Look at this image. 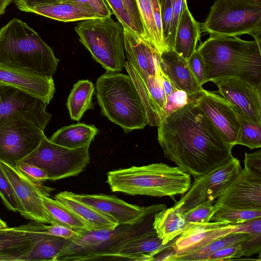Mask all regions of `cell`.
I'll list each match as a JSON object with an SVG mask.
<instances>
[{
  "instance_id": "cell-1",
  "label": "cell",
  "mask_w": 261,
  "mask_h": 261,
  "mask_svg": "<svg viewBox=\"0 0 261 261\" xmlns=\"http://www.w3.org/2000/svg\"><path fill=\"white\" fill-rule=\"evenodd\" d=\"M158 140L164 156L194 178L227 162L233 146L227 143L194 100L159 123Z\"/></svg>"
},
{
  "instance_id": "cell-2",
  "label": "cell",
  "mask_w": 261,
  "mask_h": 261,
  "mask_svg": "<svg viewBox=\"0 0 261 261\" xmlns=\"http://www.w3.org/2000/svg\"><path fill=\"white\" fill-rule=\"evenodd\" d=\"M197 50L205 63L206 82L236 77L261 89L260 45L256 41L210 36Z\"/></svg>"
},
{
  "instance_id": "cell-3",
  "label": "cell",
  "mask_w": 261,
  "mask_h": 261,
  "mask_svg": "<svg viewBox=\"0 0 261 261\" xmlns=\"http://www.w3.org/2000/svg\"><path fill=\"white\" fill-rule=\"evenodd\" d=\"M107 182L114 192L173 197L188 191L191 178L178 167L160 163L110 171L107 173Z\"/></svg>"
},
{
  "instance_id": "cell-4",
  "label": "cell",
  "mask_w": 261,
  "mask_h": 261,
  "mask_svg": "<svg viewBox=\"0 0 261 261\" xmlns=\"http://www.w3.org/2000/svg\"><path fill=\"white\" fill-rule=\"evenodd\" d=\"M60 60L26 23L14 18L0 30V63L44 76L55 73Z\"/></svg>"
},
{
  "instance_id": "cell-5",
  "label": "cell",
  "mask_w": 261,
  "mask_h": 261,
  "mask_svg": "<svg viewBox=\"0 0 261 261\" xmlns=\"http://www.w3.org/2000/svg\"><path fill=\"white\" fill-rule=\"evenodd\" d=\"M101 114L125 133L148 124L146 111L129 75L107 71L95 84Z\"/></svg>"
},
{
  "instance_id": "cell-6",
  "label": "cell",
  "mask_w": 261,
  "mask_h": 261,
  "mask_svg": "<svg viewBox=\"0 0 261 261\" xmlns=\"http://www.w3.org/2000/svg\"><path fill=\"white\" fill-rule=\"evenodd\" d=\"M153 216L134 225L78 232L79 236L71 240L56 261L111 260L127 242L153 228Z\"/></svg>"
},
{
  "instance_id": "cell-7",
  "label": "cell",
  "mask_w": 261,
  "mask_h": 261,
  "mask_svg": "<svg viewBox=\"0 0 261 261\" xmlns=\"http://www.w3.org/2000/svg\"><path fill=\"white\" fill-rule=\"evenodd\" d=\"M74 30L92 57L106 71L119 72L124 67L123 27L111 16L81 20Z\"/></svg>"
},
{
  "instance_id": "cell-8",
  "label": "cell",
  "mask_w": 261,
  "mask_h": 261,
  "mask_svg": "<svg viewBox=\"0 0 261 261\" xmlns=\"http://www.w3.org/2000/svg\"><path fill=\"white\" fill-rule=\"evenodd\" d=\"M203 31L214 36L249 34L261 43V0H216Z\"/></svg>"
},
{
  "instance_id": "cell-9",
  "label": "cell",
  "mask_w": 261,
  "mask_h": 261,
  "mask_svg": "<svg viewBox=\"0 0 261 261\" xmlns=\"http://www.w3.org/2000/svg\"><path fill=\"white\" fill-rule=\"evenodd\" d=\"M89 148H68L51 142L45 135L37 148L22 161L42 169L48 180L56 181L84 171L90 162Z\"/></svg>"
},
{
  "instance_id": "cell-10",
  "label": "cell",
  "mask_w": 261,
  "mask_h": 261,
  "mask_svg": "<svg viewBox=\"0 0 261 261\" xmlns=\"http://www.w3.org/2000/svg\"><path fill=\"white\" fill-rule=\"evenodd\" d=\"M44 130L31 121L17 116L0 120V161L16 167L39 145Z\"/></svg>"
},
{
  "instance_id": "cell-11",
  "label": "cell",
  "mask_w": 261,
  "mask_h": 261,
  "mask_svg": "<svg viewBox=\"0 0 261 261\" xmlns=\"http://www.w3.org/2000/svg\"><path fill=\"white\" fill-rule=\"evenodd\" d=\"M241 169L240 161L232 156L222 165L194 178L190 189L173 206L185 213L205 201H215Z\"/></svg>"
},
{
  "instance_id": "cell-12",
  "label": "cell",
  "mask_w": 261,
  "mask_h": 261,
  "mask_svg": "<svg viewBox=\"0 0 261 261\" xmlns=\"http://www.w3.org/2000/svg\"><path fill=\"white\" fill-rule=\"evenodd\" d=\"M43 100L16 88L0 84V120L17 116L44 130L51 118Z\"/></svg>"
},
{
  "instance_id": "cell-13",
  "label": "cell",
  "mask_w": 261,
  "mask_h": 261,
  "mask_svg": "<svg viewBox=\"0 0 261 261\" xmlns=\"http://www.w3.org/2000/svg\"><path fill=\"white\" fill-rule=\"evenodd\" d=\"M68 192L74 199L110 215L118 221L119 225L136 224L167 208L164 203L140 206L128 203L113 195Z\"/></svg>"
},
{
  "instance_id": "cell-14",
  "label": "cell",
  "mask_w": 261,
  "mask_h": 261,
  "mask_svg": "<svg viewBox=\"0 0 261 261\" xmlns=\"http://www.w3.org/2000/svg\"><path fill=\"white\" fill-rule=\"evenodd\" d=\"M218 92L245 119L261 125V89L236 77L213 80Z\"/></svg>"
},
{
  "instance_id": "cell-15",
  "label": "cell",
  "mask_w": 261,
  "mask_h": 261,
  "mask_svg": "<svg viewBox=\"0 0 261 261\" xmlns=\"http://www.w3.org/2000/svg\"><path fill=\"white\" fill-rule=\"evenodd\" d=\"M191 99L197 103L224 140L233 146L236 145L240 122L233 107L221 95L204 89Z\"/></svg>"
},
{
  "instance_id": "cell-16",
  "label": "cell",
  "mask_w": 261,
  "mask_h": 261,
  "mask_svg": "<svg viewBox=\"0 0 261 261\" xmlns=\"http://www.w3.org/2000/svg\"><path fill=\"white\" fill-rule=\"evenodd\" d=\"M1 164L22 206L23 217L33 221L50 224L41 197L43 193L48 194V191L42 188L40 183L28 177L16 167L2 161Z\"/></svg>"
},
{
  "instance_id": "cell-17",
  "label": "cell",
  "mask_w": 261,
  "mask_h": 261,
  "mask_svg": "<svg viewBox=\"0 0 261 261\" xmlns=\"http://www.w3.org/2000/svg\"><path fill=\"white\" fill-rule=\"evenodd\" d=\"M46 225L33 221L0 228V261H24L36 242L47 234Z\"/></svg>"
},
{
  "instance_id": "cell-18",
  "label": "cell",
  "mask_w": 261,
  "mask_h": 261,
  "mask_svg": "<svg viewBox=\"0 0 261 261\" xmlns=\"http://www.w3.org/2000/svg\"><path fill=\"white\" fill-rule=\"evenodd\" d=\"M217 199L213 213L220 206L261 209V176L242 168Z\"/></svg>"
},
{
  "instance_id": "cell-19",
  "label": "cell",
  "mask_w": 261,
  "mask_h": 261,
  "mask_svg": "<svg viewBox=\"0 0 261 261\" xmlns=\"http://www.w3.org/2000/svg\"><path fill=\"white\" fill-rule=\"evenodd\" d=\"M243 223L232 224L225 222H187L184 231L171 242L174 255L186 253L210 242L233 232H244Z\"/></svg>"
},
{
  "instance_id": "cell-20",
  "label": "cell",
  "mask_w": 261,
  "mask_h": 261,
  "mask_svg": "<svg viewBox=\"0 0 261 261\" xmlns=\"http://www.w3.org/2000/svg\"><path fill=\"white\" fill-rule=\"evenodd\" d=\"M0 84L21 90L43 100L47 105L55 92L53 76L41 75L2 63Z\"/></svg>"
},
{
  "instance_id": "cell-21",
  "label": "cell",
  "mask_w": 261,
  "mask_h": 261,
  "mask_svg": "<svg viewBox=\"0 0 261 261\" xmlns=\"http://www.w3.org/2000/svg\"><path fill=\"white\" fill-rule=\"evenodd\" d=\"M124 51L128 62L141 79L156 76L161 73L160 54L139 35L123 27Z\"/></svg>"
},
{
  "instance_id": "cell-22",
  "label": "cell",
  "mask_w": 261,
  "mask_h": 261,
  "mask_svg": "<svg viewBox=\"0 0 261 261\" xmlns=\"http://www.w3.org/2000/svg\"><path fill=\"white\" fill-rule=\"evenodd\" d=\"M160 69L177 89L185 92L191 99L203 88L192 73L187 60L173 49L160 54Z\"/></svg>"
},
{
  "instance_id": "cell-23",
  "label": "cell",
  "mask_w": 261,
  "mask_h": 261,
  "mask_svg": "<svg viewBox=\"0 0 261 261\" xmlns=\"http://www.w3.org/2000/svg\"><path fill=\"white\" fill-rule=\"evenodd\" d=\"M55 199L84 221L90 230L115 228L119 225L118 221L110 215L74 199L69 195L68 191L57 194Z\"/></svg>"
},
{
  "instance_id": "cell-24",
  "label": "cell",
  "mask_w": 261,
  "mask_h": 261,
  "mask_svg": "<svg viewBox=\"0 0 261 261\" xmlns=\"http://www.w3.org/2000/svg\"><path fill=\"white\" fill-rule=\"evenodd\" d=\"M54 20L70 22L99 17L90 8L67 0L34 6L27 11Z\"/></svg>"
},
{
  "instance_id": "cell-25",
  "label": "cell",
  "mask_w": 261,
  "mask_h": 261,
  "mask_svg": "<svg viewBox=\"0 0 261 261\" xmlns=\"http://www.w3.org/2000/svg\"><path fill=\"white\" fill-rule=\"evenodd\" d=\"M200 34V24L194 19L187 4L176 28L173 49L187 60L196 50Z\"/></svg>"
},
{
  "instance_id": "cell-26",
  "label": "cell",
  "mask_w": 261,
  "mask_h": 261,
  "mask_svg": "<svg viewBox=\"0 0 261 261\" xmlns=\"http://www.w3.org/2000/svg\"><path fill=\"white\" fill-rule=\"evenodd\" d=\"M187 223L184 213L172 206L156 213L152 225L163 244L166 245L184 231Z\"/></svg>"
},
{
  "instance_id": "cell-27",
  "label": "cell",
  "mask_w": 261,
  "mask_h": 261,
  "mask_svg": "<svg viewBox=\"0 0 261 261\" xmlns=\"http://www.w3.org/2000/svg\"><path fill=\"white\" fill-rule=\"evenodd\" d=\"M98 132V129L94 125L77 123L59 128L49 140L68 148H76L90 146Z\"/></svg>"
},
{
  "instance_id": "cell-28",
  "label": "cell",
  "mask_w": 261,
  "mask_h": 261,
  "mask_svg": "<svg viewBox=\"0 0 261 261\" xmlns=\"http://www.w3.org/2000/svg\"><path fill=\"white\" fill-rule=\"evenodd\" d=\"M94 90L93 84L88 80H80L74 85L66 102L72 120L79 121L86 111L94 109L92 97Z\"/></svg>"
},
{
  "instance_id": "cell-29",
  "label": "cell",
  "mask_w": 261,
  "mask_h": 261,
  "mask_svg": "<svg viewBox=\"0 0 261 261\" xmlns=\"http://www.w3.org/2000/svg\"><path fill=\"white\" fill-rule=\"evenodd\" d=\"M41 197L50 224L62 225L77 232L90 230L84 221L60 201L45 193L42 194Z\"/></svg>"
},
{
  "instance_id": "cell-30",
  "label": "cell",
  "mask_w": 261,
  "mask_h": 261,
  "mask_svg": "<svg viewBox=\"0 0 261 261\" xmlns=\"http://www.w3.org/2000/svg\"><path fill=\"white\" fill-rule=\"evenodd\" d=\"M250 234L233 232L217 239L191 252L173 256L170 261L205 260L210 255L228 246L242 242Z\"/></svg>"
},
{
  "instance_id": "cell-31",
  "label": "cell",
  "mask_w": 261,
  "mask_h": 261,
  "mask_svg": "<svg viewBox=\"0 0 261 261\" xmlns=\"http://www.w3.org/2000/svg\"><path fill=\"white\" fill-rule=\"evenodd\" d=\"M145 35V42L160 54L169 49L160 35L154 18L151 0H136Z\"/></svg>"
},
{
  "instance_id": "cell-32",
  "label": "cell",
  "mask_w": 261,
  "mask_h": 261,
  "mask_svg": "<svg viewBox=\"0 0 261 261\" xmlns=\"http://www.w3.org/2000/svg\"><path fill=\"white\" fill-rule=\"evenodd\" d=\"M71 242L70 239L47 234L35 243L24 261H56L59 254Z\"/></svg>"
},
{
  "instance_id": "cell-33",
  "label": "cell",
  "mask_w": 261,
  "mask_h": 261,
  "mask_svg": "<svg viewBox=\"0 0 261 261\" xmlns=\"http://www.w3.org/2000/svg\"><path fill=\"white\" fill-rule=\"evenodd\" d=\"M124 67L131 77L142 105L146 111L148 124L151 126H158L160 118L155 105L141 78L129 62L126 61Z\"/></svg>"
},
{
  "instance_id": "cell-34",
  "label": "cell",
  "mask_w": 261,
  "mask_h": 261,
  "mask_svg": "<svg viewBox=\"0 0 261 261\" xmlns=\"http://www.w3.org/2000/svg\"><path fill=\"white\" fill-rule=\"evenodd\" d=\"M261 218V209H242L220 206L213 212L210 221L237 224Z\"/></svg>"
},
{
  "instance_id": "cell-35",
  "label": "cell",
  "mask_w": 261,
  "mask_h": 261,
  "mask_svg": "<svg viewBox=\"0 0 261 261\" xmlns=\"http://www.w3.org/2000/svg\"><path fill=\"white\" fill-rule=\"evenodd\" d=\"M162 77L163 88L166 95V103L160 122L166 117L191 100L185 92L175 88L162 72Z\"/></svg>"
},
{
  "instance_id": "cell-36",
  "label": "cell",
  "mask_w": 261,
  "mask_h": 261,
  "mask_svg": "<svg viewBox=\"0 0 261 261\" xmlns=\"http://www.w3.org/2000/svg\"><path fill=\"white\" fill-rule=\"evenodd\" d=\"M238 115L240 127L236 145L246 146L251 149L260 148L261 125L248 121Z\"/></svg>"
},
{
  "instance_id": "cell-37",
  "label": "cell",
  "mask_w": 261,
  "mask_h": 261,
  "mask_svg": "<svg viewBox=\"0 0 261 261\" xmlns=\"http://www.w3.org/2000/svg\"><path fill=\"white\" fill-rule=\"evenodd\" d=\"M0 197L3 203L9 210L24 215V210L17 197L0 161Z\"/></svg>"
},
{
  "instance_id": "cell-38",
  "label": "cell",
  "mask_w": 261,
  "mask_h": 261,
  "mask_svg": "<svg viewBox=\"0 0 261 261\" xmlns=\"http://www.w3.org/2000/svg\"><path fill=\"white\" fill-rule=\"evenodd\" d=\"M214 201L207 200L184 213L187 222L207 223L213 213Z\"/></svg>"
},
{
  "instance_id": "cell-39",
  "label": "cell",
  "mask_w": 261,
  "mask_h": 261,
  "mask_svg": "<svg viewBox=\"0 0 261 261\" xmlns=\"http://www.w3.org/2000/svg\"><path fill=\"white\" fill-rule=\"evenodd\" d=\"M105 1L112 11V13L116 16L123 27L134 31L141 37L139 31L127 11L123 1Z\"/></svg>"
},
{
  "instance_id": "cell-40",
  "label": "cell",
  "mask_w": 261,
  "mask_h": 261,
  "mask_svg": "<svg viewBox=\"0 0 261 261\" xmlns=\"http://www.w3.org/2000/svg\"><path fill=\"white\" fill-rule=\"evenodd\" d=\"M189 68L200 85L206 83V72L204 60L196 49L187 59Z\"/></svg>"
},
{
  "instance_id": "cell-41",
  "label": "cell",
  "mask_w": 261,
  "mask_h": 261,
  "mask_svg": "<svg viewBox=\"0 0 261 261\" xmlns=\"http://www.w3.org/2000/svg\"><path fill=\"white\" fill-rule=\"evenodd\" d=\"M162 34L167 48H170V32L172 20L171 0H162L160 5Z\"/></svg>"
},
{
  "instance_id": "cell-42",
  "label": "cell",
  "mask_w": 261,
  "mask_h": 261,
  "mask_svg": "<svg viewBox=\"0 0 261 261\" xmlns=\"http://www.w3.org/2000/svg\"><path fill=\"white\" fill-rule=\"evenodd\" d=\"M16 167L32 180L41 183L48 180V175L46 171L33 164L20 161Z\"/></svg>"
},
{
  "instance_id": "cell-43",
  "label": "cell",
  "mask_w": 261,
  "mask_h": 261,
  "mask_svg": "<svg viewBox=\"0 0 261 261\" xmlns=\"http://www.w3.org/2000/svg\"><path fill=\"white\" fill-rule=\"evenodd\" d=\"M242 256L249 257L255 253H260L261 233L250 234L244 241L240 243Z\"/></svg>"
},
{
  "instance_id": "cell-44",
  "label": "cell",
  "mask_w": 261,
  "mask_h": 261,
  "mask_svg": "<svg viewBox=\"0 0 261 261\" xmlns=\"http://www.w3.org/2000/svg\"><path fill=\"white\" fill-rule=\"evenodd\" d=\"M240 243L228 246L217 251L208 256L205 260H228L242 257Z\"/></svg>"
},
{
  "instance_id": "cell-45",
  "label": "cell",
  "mask_w": 261,
  "mask_h": 261,
  "mask_svg": "<svg viewBox=\"0 0 261 261\" xmlns=\"http://www.w3.org/2000/svg\"><path fill=\"white\" fill-rule=\"evenodd\" d=\"M187 0H171L172 20L170 32V48L173 49L176 28Z\"/></svg>"
},
{
  "instance_id": "cell-46",
  "label": "cell",
  "mask_w": 261,
  "mask_h": 261,
  "mask_svg": "<svg viewBox=\"0 0 261 261\" xmlns=\"http://www.w3.org/2000/svg\"><path fill=\"white\" fill-rule=\"evenodd\" d=\"M86 6L92 10L99 17L110 16L112 12L105 0H67Z\"/></svg>"
},
{
  "instance_id": "cell-47",
  "label": "cell",
  "mask_w": 261,
  "mask_h": 261,
  "mask_svg": "<svg viewBox=\"0 0 261 261\" xmlns=\"http://www.w3.org/2000/svg\"><path fill=\"white\" fill-rule=\"evenodd\" d=\"M244 168L261 176V150L245 153Z\"/></svg>"
},
{
  "instance_id": "cell-48",
  "label": "cell",
  "mask_w": 261,
  "mask_h": 261,
  "mask_svg": "<svg viewBox=\"0 0 261 261\" xmlns=\"http://www.w3.org/2000/svg\"><path fill=\"white\" fill-rule=\"evenodd\" d=\"M46 232L48 234L71 240L77 238L80 235L79 232L73 229L59 224H50L49 225H47Z\"/></svg>"
},
{
  "instance_id": "cell-49",
  "label": "cell",
  "mask_w": 261,
  "mask_h": 261,
  "mask_svg": "<svg viewBox=\"0 0 261 261\" xmlns=\"http://www.w3.org/2000/svg\"><path fill=\"white\" fill-rule=\"evenodd\" d=\"M125 6L137 26L141 34V38L145 42V35L138 9L136 0H122Z\"/></svg>"
},
{
  "instance_id": "cell-50",
  "label": "cell",
  "mask_w": 261,
  "mask_h": 261,
  "mask_svg": "<svg viewBox=\"0 0 261 261\" xmlns=\"http://www.w3.org/2000/svg\"><path fill=\"white\" fill-rule=\"evenodd\" d=\"M60 0H11L17 8L22 11L27 12L31 8L41 5H45L56 2Z\"/></svg>"
},
{
  "instance_id": "cell-51",
  "label": "cell",
  "mask_w": 261,
  "mask_h": 261,
  "mask_svg": "<svg viewBox=\"0 0 261 261\" xmlns=\"http://www.w3.org/2000/svg\"><path fill=\"white\" fill-rule=\"evenodd\" d=\"M11 2V0H0V16L4 14L7 7Z\"/></svg>"
},
{
  "instance_id": "cell-52",
  "label": "cell",
  "mask_w": 261,
  "mask_h": 261,
  "mask_svg": "<svg viewBox=\"0 0 261 261\" xmlns=\"http://www.w3.org/2000/svg\"><path fill=\"white\" fill-rule=\"evenodd\" d=\"M7 226V224L0 218V228Z\"/></svg>"
}]
</instances>
